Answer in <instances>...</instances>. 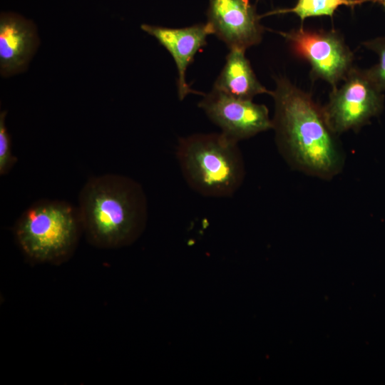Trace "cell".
I'll return each instance as SVG.
<instances>
[{
  "instance_id": "cell-9",
  "label": "cell",
  "mask_w": 385,
  "mask_h": 385,
  "mask_svg": "<svg viewBox=\"0 0 385 385\" xmlns=\"http://www.w3.org/2000/svg\"><path fill=\"white\" fill-rule=\"evenodd\" d=\"M40 41L36 24L23 16L4 11L0 15V73L4 78L24 72Z\"/></svg>"
},
{
  "instance_id": "cell-15",
  "label": "cell",
  "mask_w": 385,
  "mask_h": 385,
  "mask_svg": "<svg viewBox=\"0 0 385 385\" xmlns=\"http://www.w3.org/2000/svg\"><path fill=\"white\" fill-rule=\"evenodd\" d=\"M382 6H383V7H384V11H385V0H384V4H383V5H382Z\"/></svg>"
},
{
  "instance_id": "cell-4",
  "label": "cell",
  "mask_w": 385,
  "mask_h": 385,
  "mask_svg": "<svg viewBox=\"0 0 385 385\" xmlns=\"http://www.w3.org/2000/svg\"><path fill=\"white\" fill-rule=\"evenodd\" d=\"M81 230L78 207L58 200L33 203L14 226L16 239L24 254L42 263H60L69 258Z\"/></svg>"
},
{
  "instance_id": "cell-2",
  "label": "cell",
  "mask_w": 385,
  "mask_h": 385,
  "mask_svg": "<svg viewBox=\"0 0 385 385\" xmlns=\"http://www.w3.org/2000/svg\"><path fill=\"white\" fill-rule=\"evenodd\" d=\"M88 241L100 248H118L134 242L144 231L148 202L139 183L125 175L90 178L77 207Z\"/></svg>"
},
{
  "instance_id": "cell-10",
  "label": "cell",
  "mask_w": 385,
  "mask_h": 385,
  "mask_svg": "<svg viewBox=\"0 0 385 385\" xmlns=\"http://www.w3.org/2000/svg\"><path fill=\"white\" fill-rule=\"evenodd\" d=\"M140 29L154 37L173 56L178 72V93L180 100L197 91L190 88L185 73L196 53L206 44L212 31L207 23L174 29L143 24Z\"/></svg>"
},
{
  "instance_id": "cell-1",
  "label": "cell",
  "mask_w": 385,
  "mask_h": 385,
  "mask_svg": "<svg viewBox=\"0 0 385 385\" xmlns=\"http://www.w3.org/2000/svg\"><path fill=\"white\" fill-rule=\"evenodd\" d=\"M272 129L284 159L294 168L329 180L339 173L344 157L323 108L285 77L276 78Z\"/></svg>"
},
{
  "instance_id": "cell-6",
  "label": "cell",
  "mask_w": 385,
  "mask_h": 385,
  "mask_svg": "<svg viewBox=\"0 0 385 385\" xmlns=\"http://www.w3.org/2000/svg\"><path fill=\"white\" fill-rule=\"evenodd\" d=\"M291 51L304 59L313 77L336 88L354 67V54L335 31H314L303 27L278 32Z\"/></svg>"
},
{
  "instance_id": "cell-12",
  "label": "cell",
  "mask_w": 385,
  "mask_h": 385,
  "mask_svg": "<svg viewBox=\"0 0 385 385\" xmlns=\"http://www.w3.org/2000/svg\"><path fill=\"white\" fill-rule=\"evenodd\" d=\"M369 1L383 5L384 0H298L292 8L274 10L264 16L293 13L303 21L312 16H332L340 6H354Z\"/></svg>"
},
{
  "instance_id": "cell-5",
  "label": "cell",
  "mask_w": 385,
  "mask_h": 385,
  "mask_svg": "<svg viewBox=\"0 0 385 385\" xmlns=\"http://www.w3.org/2000/svg\"><path fill=\"white\" fill-rule=\"evenodd\" d=\"M340 87L332 88L322 107L331 129L337 135L356 130L379 116L384 107V95L366 69L354 67Z\"/></svg>"
},
{
  "instance_id": "cell-16",
  "label": "cell",
  "mask_w": 385,
  "mask_h": 385,
  "mask_svg": "<svg viewBox=\"0 0 385 385\" xmlns=\"http://www.w3.org/2000/svg\"><path fill=\"white\" fill-rule=\"evenodd\" d=\"M243 1H244L245 3H247V4H250V3H249V0H243Z\"/></svg>"
},
{
  "instance_id": "cell-3",
  "label": "cell",
  "mask_w": 385,
  "mask_h": 385,
  "mask_svg": "<svg viewBox=\"0 0 385 385\" xmlns=\"http://www.w3.org/2000/svg\"><path fill=\"white\" fill-rule=\"evenodd\" d=\"M237 143L222 133L181 138L176 155L189 186L207 197L233 195L245 178L244 160Z\"/></svg>"
},
{
  "instance_id": "cell-14",
  "label": "cell",
  "mask_w": 385,
  "mask_h": 385,
  "mask_svg": "<svg viewBox=\"0 0 385 385\" xmlns=\"http://www.w3.org/2000/svg\"><path fill=\"white\" fill-rule=\"evenodd\" d=\"M6 111L0 113V175H5L9 173L18 158L12 154L11 140L5 124Z\"/></svg>"
},
{
  "instance_id": "cell-11",
  "label": "cell",
  "mask_w": 385,
  "mask_h": 385,
  "mask_svg": "<svg viewBox=\"0 0 385 385\" xmlns=\"http://www.w3.org/2000/svg\"><path fill=\"white\" fill-rule=\"evenodd\" d=\"M245 51L239 48L230 49L213 88L245 100H252L262 93L270 95L271 91L258 81Z\"/></svg>"
},
{
  "instance_id": "cell-8",
  "label": "cell",
  "mask_w": 385,
  "mask_h": 385,
  "mask_svg": "<svg viewBox=\"0 0 385 385\" xmlns=\"http://www.w3.org/2000/svg\"><path fill=\"white\" fill-rule=\"evenodd\" d=\"M207 23L230 49L260 43L263 29L254 8L243 0H209Z\"/></svg>"
},
{
  "instance_id": "cell-7",
  "label": "cell",
  "mask_w": 385,
  "mask_h": 385,
  "mask_svg": "<svg viewBox=\"0 0 385 385\" xmlns=\"http://www.w3.org/2000/svg\"><path fill=\"white\" fill-rule=\"evenodd\" d=\"M199 107L221 128L224 135L237 143L272 128V120L265 105L214 88L204 95Z\"/></svg>"
},
{
  "instance_id": "cell-13",
  "label": "cell",
  "mask_w": 385,
  "mask_h": 385,
  "mask_svg": "<svg viewBox=\"0 0 385 385\" xmlns=\"http://www.w3.org/2000/svg\"><path fill=\"white\" fill-rule=\"evenodd\" d=\"M362 45L378 57V62L367 68L366 71L375 84L382 91H385V36L365 41Z\"/></svg>"
}]
</instances>
